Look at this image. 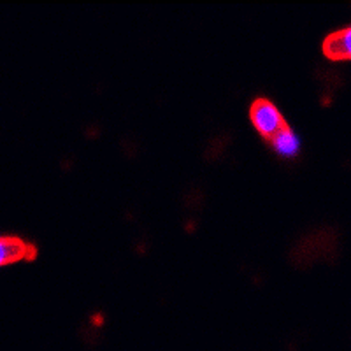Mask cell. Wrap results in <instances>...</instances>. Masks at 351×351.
Masks as SVG:
<instances>
[{
    "mask_svg": "<svg viewBox=\"0 0 351 351\" xmlns=\"http://www.w3.org/2000/svg\"><path fill=\"white\" fill-rule=\"evenodd\" d=\"M272 148L281 156H297L300 152V139L290 127H285L271 139Z\"/></svg>",
    "mask_w": 351,
    "mask_h": 351,
    "instance_id": "277c9868",
    "label": "cell"
},
{
    "mask_svg": "<svg viewBox=\"0 0 351 351\" xmlns=\"http://www.w3.org/2000/svg\"><path fill=\"white\" fill-rule=\"evenodd\" d=\"M37 258V246L14 236H0V267Z\"/></svg>",
    "mask_w": 351,
    "mask_h": 351,
    "instance_id": "7a4b0ae2",
    "label": "cell"
},
{
    "mask_svg": "<svg viewBox=\"0 0 351 351\" xmlns=\"http://www.w3.org/2000/svg\"><path fill=\"white\" fill-rule=\"evenodd\" d=\"M324 53L330 60H348L351 56V28L344 27L327 36L324 40Z\"/></svg>",
    "mask_w": 351,
    "mask_h": 351,
    "instance_id": "3957f363",
    "label": "cell"
},
{
    "mask_svg": "<svg viewBox=\"0 0 351 351\" xmlns=\"http://www.w3.org/2000/svg\"><path fill=\"white\" fill-rule=\"evenodd\" d=\"M250 120L263 139L271 141L278 132L288 127L281 111L267 99H258L250 109Z\"/></svg>",
    "mask_w": 351,
    "mask_h": 351,
    "instance_id": "6da1fadb",
    "label": "cell"
}]
</instances>
